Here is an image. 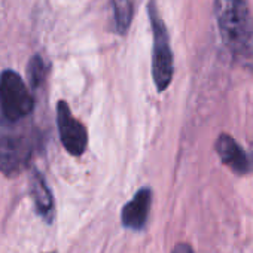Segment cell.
Listing matches in <instances>:
<instances>
[{"mask_svg":"<svg viewBox=\"0 0 253 253\" xmlns=\"http://www.w3.org/2000/svg\"><path fill=\"white\" fill-rule=\"evenodd\" d=\"M214 12L220 38L231 57L253 73V18L247 0H216Z\"/></svg>","mask_w":253,"mask_h":253,"instance_id":"6da1fadb","label":"cell"},{"mask_svg":"<svg viewBox=\"0 0 253 253\" xmlns=\"http://www.w3.org/2000/svg\"><path fill=\"white\" fill-rule=\"evenodd\" d=\"M39 145V133L21 125L0 122V173L5 176H17L24 171Z\"/></svg>","mask_w":253,"mask_h":253,"instance_id":"7a4b0ae2","label":"cell"},{"mask_svg":"<svg viewBox=\"0 0 253 253\" xmlns=\"http://www.w3.org/2000/svg\"><path fill=\"white\" fill-rule=\"evenodd\" d=\"M35 100L23 78L14 70L0 73V115L6 122H23L32 115Z\"/></svg>","mask_w":253,"mask_h":253,"instance_id":"3957f363","label":"cell"},{"mask_svg":"<svg viewBox=\"0 0 253 253\" xmlns=\"http://www.w3.org/2000/svg\"><path fill=\"white\" fill-rule=\"evenodd\" d=\"M149 18L154 35V49H152V75L155 86L160 92L166 91L173 79V52L170 48V39L166 24L155 2L149 3Z\"/></svg>","mask_w":253,"mask_h":253,"instance_id":"277c9868","label":"cell"},{"mask_svg":"<svg viewBox=\"0 0 253 253\" xmlns=\"http://www.w3.org/2000/svg\"><path fill=\"white\" fill-rule=\"evenodd\" d=\"M57 125L64 149L73 157H81L88 145V133L84 124L72 115L69 104L63 100L57 104Z\"/></svg>","mask_w":253,"mask_h":253,"instance_id":"5b68a950","label":"cell"},{"mask_svg":"<svg viewBox=\"0 0 253 253\" xmlns=\"http://www.w3.org/2000/svg\"><path fill=\"white\" fill-rule=\"evenodd\" d=\"M152 204V192L149 188H142L126 203L121 211L122 225L128 229L140 231L148 222V216Z\"/></svg>","mask_w":253,"mask_h":253,"instance_id":"8992f818","label":"cell"},{"mask_svg":"<svg viewBox=\"0 0 253 253\" xmlns=\"http://www.w3.org/2000/svg\"><path fill=\"white\" fill-rule=\"evenodd\" d=\"M216 151L222 163L231 169L235 174H247L252 170V163L249 155L243 148L228 134H220L216 140Z\"/></svg>","mask_w":253,"mask_h":253,"instance_id":"52a82bcc","label":"cell"},{"mask_svg":"<svg viewBox=\"0 0 253 253\" xmlns=\"http://www.w3.org/2000/svg\"><path fill=\"white\" fill-rule=\"evenodd\" d=\"M30 192L36 211L45 222L51 223L54 220V197L45 177L36 169H33L30 174Z\"/></svg>","mask_w":253,"mask_h":253,"instance_id":"ba28073f","label":"cell"},{"mask_svg":"<svg viewBox=\"0 0 253 253\" xmlns=\"http://www.w3.org/2000/svg\"><path fill=\"white\" fill-rule=\"evenodd\" d=\"M133 0H113V15L116 32L125 35L133 20Z\"/></svg>","mask_w":253,"mask_h":253,"instance_id":"9c48e42d","label":"cell"},{"mask_svg":"<svg viewBox=\"0 0 253 253\" xmlns=\"http://www.w3.org/2000/svg\"><path fill=\"white\" fill-rule=\"evenodd\" d=\"M48 75V64L42 55L36 54L30 58L27 66V79L32 88H39Z\"/></svg>","mask_w":253,"mask_h":253,"instance_id":"30bf717a","label":"cell"},{"mask_svg":"<svg viewBox=\"0 0 253 253\" xmlns=\"http://www.w3.org/2000/svg\"><path fill=\"white\" fill-rule=\"evenodd\" d=\"M171 253H194V249H192L189 244L180 243V244H177V246L173 249V252H171Z\"/></svg>","mask_w":253,"mask_h":253,"instance_id":"8fae6325","label":"cell"}]
</instances>
